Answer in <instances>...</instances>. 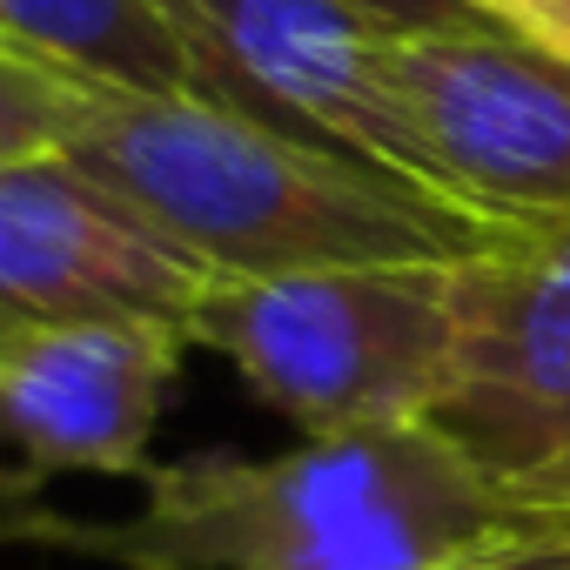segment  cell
<instances>
[{
  "mask_svg": "<svg viewBox=\"0 0 570 570\" xmlns=\"http://www.w3.org/2000/svg\"><path fill=\"white\" fill-rule=\"evenodd\" d=\"M543 530H570V510L483 476L430 423L148 463L141 510L108 523L0 510V537L115 570H456Z\"/></svg>",
  "mask_w": 570,
  "mask_h": 570,
  "instance_id": "cell-1",
  "label": "cell"
},
{
  "mask_svg": "<svg viewBox=\"0 0 570 570\" xmlns=\"http://www.w3.org/2000/svg\"><path fill=\"white\" fill-rule=\"evenodd\" d=\"M68 161H81L208 282L363 262H483L530 242L470 202L208 95L101 81Z\"/></svg>",
  "mask_w": 570,
  "mask_h": 570,
  "instance_id": "cell-2",
  "label": "cell"
},
{
  "mask_svg": "<svg viewBox=\"0 0 570 570\" xmlns=\"http://www.w3.org/2000/svg\"><path fill=\"white\" fill-rule=\"evenodd\" d=\"M470 262H363L208 282L188 343L303 436L430 423L463 363Z\"/></svg>",
  "mask_w": 570,
  "mask_h": 570,
  "instance_id": "cell-3",
  "label": "cell"
},
{
  "mask_svg": "<svg viewBox=\"0 0 570 570\" xmlns=\"http://www.w3.org/2000/svg\"><path fill=\"white\" fill-rule=\"evenodd\" d=\"M390 95L456 202L543 235L570 222V61L497 28L390 35Z\"/></svg>",
  "mask_w": 570,
  "mask_h": 570,
  "instance_id": "cell-4",
  "label": "cell"
},
{
  "mask_svg": "<svg viewBox=\"0 0 570 570\" xmlns=\"http://www.w3.org/2000/svg\"><path fill=\"white\" fill-rule=\"evenodd\" d=\"M148 8L195 61L208 101L323 135L390 175L436 188L390 95V68H383L390 28L383 21L343 8V0H148Z\"/></svg>",
  "mask_w": 570,
  "mask_h": 570,
  "instance_id": "cell-5",
  "label": "cell"
},
{
  "mask_svg": "<svg viewBox=\"0 0 570 570\" xmlns=\"http://www.w3.org/2000/svg\"><path fill=\"white\" fill-rule=\"evenodd\" d=\"M430 430L483 476L570 510V222L470 262L463 363Z\"/></svg>",
  "mask_w": 570,
  "mask_h": 570,
  "instance_id": "cell-6",
  "label": "cell"
},
{
  "mask_svg": "<svg viewBox=\"0 0 570 570\" xmlns=\"http://www.w3.org/2000/svg\"><path fill=\"white\" fill-rule=\"evenodd\" d=\"M188 323L115 316L0 356V510L55 476H148V443L188 356Z\"/></svg>",
  "mask_w": 570,
  "mask_h": 570,
  "instance_id": "cell-7",
  "label": "cell"
},
{
  "mask_svg": "<svg viewBox=\"0 0 570 570\" xmlns=\"http://www.w3.org/2000/svg\"><path fill=\"white\" fill-rule=\"evenodd\" d=\"M208 275L135 222L81 161L0 168V356L115 316L188 323Z\"/></svg>",
  "mask_w": 570,
  "mask_h": 570,
  "instance_id": "cell-8",
  "label": "cell"
},
{
  "mask_svg": "<svg viewBox=\"0 0 570 570\" xmlns=\"http://www.w3.org/2000/svg\"><path fill=\"white\" fill-rule=\"evenodd\" d=\"M0 28L81 75L121 81V88L202 95L195 61L181 55V41L161 28L148 0H0Z\"/></svg>",
  "mask_w": 570,
  "mask_h": 570,
  "instance_id": "cell-9",
  "label": "cell"
},
{
  "mask_svg": "<svg viewBox=\"0 0 570 570\" xmlns=\"http://www.w3.org/2000/svg\"><path fill=\"white\" fill-rule=\"evenodd\" d=\"M95 95H101V75H81L14 35H0V168L68 155Z\"/></svg>",
  "mask_w": 570,
  "mask_h": 570,
  "instance_id": "cell-10",
  "label": "cell"
},
{
  "mask_svg": "<svg viewBox=\"0 0 570 570\" xmlns=\"http://www.w3.org/2000/svg\"><path fill=\"white\" fill-rule=\"evenodd\" d=\"M463 8L483 28H497V35L530 41V48L570 61V0H463Z\"/></svg>",
  "mask_w": 570,
  "mask_h": 570,
  "instance_id": "cell-11",
  "label": "cell"
},
{
  "mask_svg": "<svg viewBox=\"0 0 570 570\" xmlns=\"http://www.w3.org/2000/svg\"><path fill=\"white\" fill-rule=\"evenodd\" d=\"M343 8L383 21L390 35H450V28H483L463 0H343Z\"/></svg>",
  "mask_w": 570,
  "mask_h": 570,
  "instance_id": "cell-12",
  "label": "cell"
},
{
  "mask_svg": "<svg viewBox=\"0 0 570 570\" xmlns=\"http://www.w3.org/2000/svg\"><path fill=\"white\" fill-rule=\"evenodd\" d=\"M456 570H570V530H543V537H523V543H503V550H483Z\"/></svg>",
  "mask_w": 570,
  "mask_h": 570,
  "instance_id": "cell-13",
  "label": "cell"
},
{
  "mask_svg": "<svg viewBox=\"0 0 570 570\" xmlns=\"http://www.w3.org/2000/svg\"><path fill=\"white\" fill-rule=\"evenodd\" d=\"M0 35H8V28H0Z\"/></svg>",
  "mask_w": 570,
  "mask_h": 570,
  "instance_id": "cell-14",
  "label": "cell"
}]
</instances>
